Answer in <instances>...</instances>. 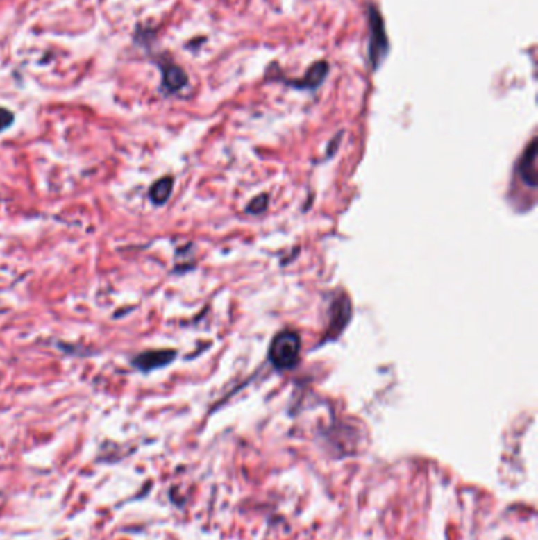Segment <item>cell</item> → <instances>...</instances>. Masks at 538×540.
<instances>
[{"label":"cell","instance_id":"6","mask_svg":"<svg viewBox=\"0 0 538 540\" xmlns=\"http://www.w3.org/2000/svg\"><path fill=\"white\" fill-rule=\"evenodd\" d=\"M188 83L187 73H185L180 67L177 65H166L163 68V87L167 92H177L182 87H185V84Z\"/></svg>","mask_w":538,"mask_h":540},{"label":"cell","instance_id":"8","mask_svg":"<svg viewBox=\"0 0 538 540\" xmlns=\"http://www.w3.org/2000/svg\"><path fill=\"white\" fill-rule=\"evenodd\" d=\"M13 122H15L13 112L7 108H0V133L10 128V126L13 125Z\"/></svg>","mask_w":538,"mask_h":540},{"label":"cell","instance_id":"1","mask_svg":"<svg viewBox=\"0 0 538 540\" xmlns=\"http://www.w3.org/2000/svg\"><path fill=\"white\" fill-rule=\"evenodd\" d=\"M300 346H302V341H300L299 333H295L292 330H285L278 333L274 340H271L270 349H269V357L275 369L278 370L294 369L299 362Z\"/></svg>","mask_w":538,"mask_h":540},{"label":"cell","instance_id":"3","mask_svg":"<svg viewBox=\"0 0 538 540\" xmlns=\"http://www.w3.org/2000/svg\"><path fill=\"white\" fill-rule=\"evenodd\" d=\"M369 53H371V62L374 67L379 65L387 53L384 24H382L380 16L376 10H371V43H369Z\"/></svg>","mask_w":538,"mask_h":540},{"label":"cell","instance_id":"5","mask_svg":"<svg viewBox=\"0 0 538 540\" xmlns=\"http://www.w3.org/2000/svg\"><path fill=\"white\" fill-rule=\"evenodd\" d=\"M172 188H174V177L171 176L160 177V179L155 180L152 183V187L149 188V196L155 205H163L167 203V199L171 198Z\"/></svg>","mask_w":538,"mask_h":540},{"label":"cell","instance_id":"7","mask_svg":"<svg viewBox=\"0 0 538 540\" xmlns=\"http://www.w3.org/2000/svg\"><path fill=\"white\" fill-rule=\"evenodd\" d=\"M327 71H328L327 62H323V60L316 62L314 65L310 68L308 73H306V76L299 84L302 85V87H308V89L310 87H317V85H319L323 81V78H326Z\"/></svg>","mask_w":538,"mask_h":540},{"label":"cell","instance_id":"2","mask_svg":"<svg viewBox=\"0 0 538 540\" xmlns=\"http://www.w3.org/2000/svg\"><path fill=\"white\" fill-rule=\"evenodd\" d=\"M176 357V349H149V351L136 354L135 357L131 359V365L139 371L150 373L172 364Z\"/></svg>","mask_w":538,"mask_h":540},{"label":"cell","instance_id":"4","mask_svg":"<svg viewBox=\"0 0 538 540\" xmlns=\"http://www.w3.org/2000/svg\"><path fill=\"white\" fill-rule=\"evenodd\" d=\"M519 174L523 180L530 187L537 185V142L532 141L524 157L521 158L519 163Z\"/></svg>","mask_w":538,"mask_h":540},{"label":"cell","instance_id":"9","mask_svg":"<svg viewBox=\"0 0 538 540\" xmlns=\"http://www.w3.org/2000/svg\"><path fill=\"white\" fill-rule=\"evenodd\" d=\"M267 203H269V198L265 196V194H262V196H258L254 198L251 201L250 208H248V210L251 212V214H260L265 208H267Z\"/></svg>","mask_w":538,"mask_h":540}]
</instances>
